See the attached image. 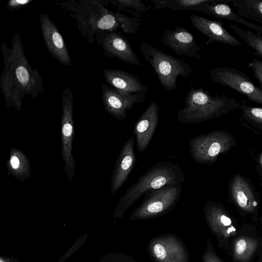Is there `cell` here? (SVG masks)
I'll use <instances>...</instances> for the list:
<instances>
[{"instance_id":"30","label":"cell","mask_w":262,"mask_h":262,"mask_svg":"<svg viewBox=\"0 0 262 262\" xmlns=\"http://www.w3.org/2000/svg\"><path fill=\"white\" fill-rule=\"evenodd\" d=\"M247 66L251 70L254 77L262 86V61L254 58L247 63Z\"/></svg>"},{"instance_id":"5","label":"cell","mask_w":262,"mask_h":262,"mask_svg":"<svg viewBox=\"0 0 262 262\" xmlns=\"http://www.w3.org/2000/svg\"><path fill=\"white\" fill-rule=\"evenodd\" d=\"M139 49L157 74L161 85L166 91H173L177 88L178 76L187 77L192 73V68L186 62L150 45L142 43Z\"/></svg>"},{"instance_id":"28","label":"cell","mask_w":262,"mask_h":262,"mask_svg":"<svg viewBox=\"0 0 262 262\" xmlns=\"http://www.w3.org/2000/svg\"><path fill=\"white\" fill-rule=\"evenodd\" d=\"M117 20L120 26V29L126 33L134 34L139 28L140 19L136 17H130L121 13H115Z\"/></svg>"},{"instance_id":"1","label":"cell","mask_w":262,"mask_h":262,"mask_svg":"<svg viewBox=\"0 0 262 262\" xmlns=\"http://www.w3.org/2000/svg\"><path fill=\"white\" fill-rule=\"evenodd\" d=\"M1 50L5 66L1 77L2 92L8 108L21 111L24 96L30 95L34 98L43 93L42 78L29 64L18 33L13 36L12 48L3 41Z\"/></svg>"},{"instance_id":"29","label":"cell","mask_w":262,"mask_h":262,"mask_svg":"<svg viewBox=\"0 0 262 262\" xmlns=\"http://www.w3.org/2000/svg\"><path fill=\"white\" fill-rule=\"evenodd\" d=\"M243 100L240 106L243 116L251 121L262 124V108L249 106Z\"/></svg>"},{"instance_id":"23","label":"cell","mask_w":262,"mask_h":262,"mask_svg":"<svg viewBox=\"0 0 262 262\" xmlns=\"http://www.w3.org/2000/svg\"><path fill=\"white\" fill-rule=\"evenodd\" d=\"M219 0H152L155 9L169 8L173 11L188 10L201 12L203 5L213 3Z\"/></svg>"},{"instance_id":"34","label":"cell","mask_w":262,"mask_h":262,"mask_svg":"<svg viewBox=\"0 0 262 262\" xmlns=\"http://www.w3.org/2000/svg\"><path fill=\"white\" fill-rule=\"evenodd\" d=\"M259 162L262 166V154L260 155V157H259Z\"/></svg>"},{"instance_id":"20","label":"cell","mask_w":262,"mask_h":262,"mask_svg":"<svg viewBox=\"0 0 262 262\" xmlns=\"http://www.w3.org/2000/svg\"><path fill=\"white\" fill-rule=\"evenodd\" d=\"M229 1H219L202 6L201 12L217 18L225 19L242 24L256 32L262 33V27L248 21L235 13L227 3Z\"/></svg>"},{"instance_id":"2","label":"cell","mask_w":262,"mask_h":262,"mask_svg":"<svg viewBox=\"0 0 262 262\" xmlns=\"http://www.w3.org/2000/svg\"><path fill=\"white\" fill-rule=\"evenodd\" d=\"M185 175L180 166L171 161H160L140 176L126 190L117 205L115 215L122 217L126 210L146 192L166 185L181 184Z\"/></svg>"},{"instance_id":"32","label":"cell","mask_w":262,"mask_h":262,"mask_svg":"<svg viewBox=\"0 0 262 262\" xmlns=\"http://www.w3.org/2000/svg\"><path fill=\"white\" fill-rule=\"evenodd\" d=\"M32 0H10L7 2L6 7L11 11L16 10L29 5Z\"/></svg>"},{"instance_id":"26","label":"cell","mask_w":262,"mask_h":262,"mask_svg":"<svg viewBox=\"0 0 262 262\" xmlns=\"http://www.w3.org/2000/svg\"><path fill=\"white\" fill-rule=\"evenodd\" d=\"M231 29L253 50V54L262 58V33L244 30L236 25H230Z\"/></svg>"},{"instance_id":"10","label":"cell","mask_w":262,"mask_h":262,"mask_svg":"<svg viewBox=\"0 0 262 262\" xmlns=\"http://www.w3.org/2000/svg\"><path fill=\"white\" fill-rule=\"evenodd\" d=\"M148 251L156 262H189L183 243L171 234L152 238L148 244Z\"/></svg>"},{"instance_id":"9","label":"cell","mask_w":262,"mask_h":262,"mask_svg":"<svg viewBox=\"0 0 262 262\" xmlns=\"http://www.w3.org/2000/svg\"><path fill=\"white\" fill-rule=\"evenodd\" d=\"M211 79L232 89L247 97L250 101L262 105V89L258 88L244 73L237 69L216 67L210 71Z\"/></svg>"},{"instance_id":"12","label":"cell","mask_w":262,"mask_h":262,"mask_svg":"<svg viewBox=\"0 0 262 262\" xmlns=\"http://www.w3.org/2000/svg\"><path fill=\"white\" fill-rule=\"evenodd\" d=\"M102 100L105 111L115 119L123 120L127 117V112L134 105L144 100L146 93L132 95L121 93L111 87L101 83Z\"/></svg>"},{"instance_id":"6","label":"cell","mask_w":262,"mask_h":262,"mask_svg":"<svg viewBox=\"0 0 262 262\" xmlns=\"http://www.w3.org/2000/svg\"><path fill=\"white\" fill-rule=\"evenodd\" d=\"M182 187V184L168 185L146 192L142 203L130 214L129 220H146L167 213L179 201Z\"/></svg>"},{"instance_id":"24","label":"cell","mask_w":262,"mask_h":262,"mask_svg":"<svg viewBox=\"0 0 262 262\" xmlns=\"http://www.w3.org/2000/svg\"><path fill=\"white\" fill-rule=\"evenodd\" d=\"M230 2L235 8L239 16L262 24V1L236 0Z\"/></svg>"},{"instance_id":"14","label":"cell","mask_w":262,"mask_h":262,"mask_svg":"<svg viewBox=\"0 0 262 262\" xmlns=\"http://www.w3.org/2000/svg\"><path fill=\"white\" fill-rule=\"evenodd\" d=\"M161 41L181 57L184 55L198 59L202 58L200 47L192 34L184 28L177 26L174 30H166Z\"/></svg>"},{"instance_id":"22","label":"cell","mask_w":262,"mask_h":262,"mask_svg":"<svg viewBox=\"0 0 262 262\" xmlns=\"http://www.w3.org/2000/svg\"><path fill=\"white\" fill-rule=\"evenodd\" d=\"M7 168L8 174L19 181H25L30 177L31 169L29 159L22 151L14 147L10 149Z\"/></svg>"},{"instance_id":"4","label":"cell","mask_w":262,"mask_h":262,"mask_svg":"<svg viewBox=\"0 0 262 262\" xmlns=\"http://www.w3.org/2000/svg\"><path fill=\"white\" fill-rule=\"evenodd\" d=\"M66 3V9L74 13L78 28L83 35L93 38V35L104 31H116L120 29L115 13L108 10L105 6L108 1H72Z\"/></svg>"},{"instance_id":"13","label":"cell","mask_w":262,"mask_h":262,"mask_svg":"<svg viewBox=\"0 0 262 262\" xmlns=\"http://www.w3.org/2000/svg\"><path fill=\"white\" fill-rule=\"evenodd\" d=\"M40 24L45 43L50 54L64 66H71L66 45L55 24L43 13L40 14Z\"/></svg>"},{"instance_id":"11","label":"cell","mask_w":262,"mask_h":262,"mask_svg":"<svg viewBox=\"0 0 262 262\" xmlns=\"http://www.w3.org/2000/svg\"><path fill=\"white\" fill-rule=\"evenodd\" d=\"M97 35L98 43L106 56L132 65L142 66L138 56L133 51L128 40L120 32L104 31Z\"/></svg>"},{"instance_id":"21","label":"cell","mask_w":262,"mask_h":262,"mask_svg":"<svg viewBox=\"0 0 262 262\" xmlns=\"http://www.w3.org/2000/svg\"><path fill=\"white\" fill-rule=\"evenodd\" d=\"M231 193L237 205L243 210L251 212L257 205L253 193L248 183L241 177L236 176L232 183Z\"/></svg>"},{"instance_id":"19","label":"cell","mask_w":262,"mask_h":262,"mask_svg":"<svg viewBox=\"0 0 262 262\" xmlns=\"http://www.w3.org/2000/svg\"><path fill=\"white\" fill-rule=\"evenodd\" d=\"M203 210L208 226L217 237L225 238L235 234L236 229L222 208L210 202L204 205Z\"/></svg>"},{"instance_id":"3","label":"cell","mask_w":262,"mask_h":262,"mask_svg":"<svg viewBox=\"0 0 262 262\" xmlns=\"http://www.w3.org/2000/svg\"><path fill=\"white\" fill-rule=\"evenodd\" d=\"M184 107L177 113V121L196 123L219 118L238 108L239 103L226 95L214 97L208 90L191 86L184 100Z\"/></svg>"},{"instance_id":"16","label":"cell","mask_w":262,"mask_h":262,"mask_svg":"<svg viewBox=\"0 0 262 262\" xmlns=\"http://www.w3.org/2000/svg\"><path fill=\"white\" fill-rule=\"evenodd\" d=\"M135 141L133 136L124 143L118 157L111 181V191L113 195L126 182L136 162L134 152Z\"/></svg>"},{"instance_id":"15","label":"cell","mask_w":262,"mask_h":262,"mask_svg":"<svg viewBox=\"0 0 262 262\" xmlns=\"http://www.w3.org/2000/svg\"><path fill=\"white\" fill-rule=\"evenodd\" d=\"M189 18L193 26L208 38L206 45L220 42L231 46L242 47V43L227 31L221 20H210L194 14L191 15Z\"/></svg>"},{"instance_id":"35","label":"cell","mask_w":262,"mask_h":262,"mask_svg":"<svg viewBox=\"0 0 262 262\" xmlns=\"http://www.w3.org/2000/svg\"><path fill=\"white\" fill-rule=\"evenodd\" d=\"M1 262H3L2 260H1Z\"/></svg>"},{"instance_id":"27","label":"cell","mask_w":262,"mask_h":262,"mask_svg":"<svg viewBox=\"0 0 262 262\" xmlns=\"http://www.w3.org/2000/svg\"><path fill=\"white\" fill-rule=\"evenodd\" d=\"M110 3L117 7L119 11L132 14L134 17H139L150 9L140 0H111Z\"/></svg>"},{"instance_id":"25","label":"cell","mask_w":262,"mask_h":262,"mask_svg":"<svg viewBox=\"0 0 262 262\" xmlns=\"http://www.w3.org/2000/svg\"><path fill=\"white\" fill-rule=\"evenodd\" d=\"M257 245V241L254 238L244 236L237 238L233 248L234 259L239 262H247L254 254Z\"/></svg>"},{"instance_id":"8","label":"cell","mask_w":262,"mask_h":262,"mask_svg":"<svg viewBox=\"0 0 262 262\" xmlns=\"http://www.w3.org/2000/svg\"><path fill=\"white\" fill-rule=\"evenodd\" d=\"M73 102V93L70 89H64L62 97L61 151L64 171L69 182L72 180L75 170V161L72 152L74 137Z\"/></svg>"},{"instance_id":"7","label":"cell","mask_w":262,"mask_h":262,"mask_svg":"<svg viewBox=\"0 0 262 262\" xmlns=\"http://www.w3.org/2000/svg\"><path fill=\"white\" fill-rule=\"evenodd\" d=\"M233 143L231 136L222 130L198 135L189 141L190 156L199 164H210L214 162L220 154L229 150Z\"/></svg>"},{"instance_id":"18","label":"cell","mask_w":262,"mask_h":262,"mask_svg":"<svg viewBox=\"0 0 262 262\" xmlns=\"http://www.w3.org/2000/svg\"><path fill=\"white\" fill-rule=\"evenodd\" d=\"M105 81L111 88L117 91L132 95L139 93H146L147 88L138 77L126 71L118 69H106L103 71Z\"/></svg>"},{"instance_id":"17","label":"cell","mask_w":262,"mask_h":262,"mask_svg":"<svg viewBox=\"0 0 262 262\" xmlns=\"http://www.w3.org/2000/svg\"><path fill=\"white\" fill-rule=\"evenodd\" d=\"M159 120V106L151 102L136 122L134 133L136 147L140 152L147 149L156 129Z\"/></svg>"},{"instance_id":"31","label":"cell","mask_w":262,"mask_h":262,"mask_svg":"<svg viewBox=\"0 0 262 262\" xmlns=\"http://www.w3.org/2000/svg\"><path fill=\"white\" fill-rule=\"evenodd\" d=\"M202 262H223L216 255L209 242H207L206 249L203 254Z\"/></svg>"},{"instance_id":"33","label":"cell","mask_w":262,"mask_h":262,"mask_svg":"<svg viewBox=\"0 0 262 262\" xmlns=\"http://www.w3.org/2000/svg\"><path fill=\"white\" fill-rule=\"evenodd\" d=\"M118 262H137L133 258L128 255H122L119 259Z\"/></svg>"}]
</instances>
